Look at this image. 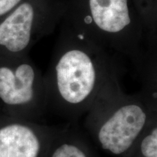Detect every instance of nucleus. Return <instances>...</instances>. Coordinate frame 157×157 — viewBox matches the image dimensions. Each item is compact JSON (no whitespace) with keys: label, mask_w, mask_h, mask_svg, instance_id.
<instances>
[{"label":"nucleus","mask_w":157,"mask_h":157,"mask_svg":"<svg viewBox=\"0 0 157 157\" xmlns=\"http://www.w3.org/2000/svg\"><path fill=\"white\" fill-rule=\"evenodd\" d=\"M43 144L31 127L12 124L0 129V157H39Z\"/></svg>","instance_id":"nucleus-4"},{"label":"nucleus","mask_w":157,"mask_h":157,"mask_svg":"<svg viewBox=\"0 0 157 157\" xmlns=\"http://www.w3.org/2000/svg\"><path fill=\"white\" fill-rule=\"evenodd\" d=\"M143 157H157V129L154 127L149 134L143 137L140 145Z\"/></svg>","instance_id":"nucleus-8"},{"label":"nucleus","mask_w":157,"mask_h":157,"mask_svg":"<svg viewBox=\"0 0 157 157\" xmlns=\"http://www.w3.org/2000/svg\"><path fill=\"white\" fill-rule=\"evenodd\" d=\"M34 15L31 4L20 5L0 24V45L13 52L24 50L30 42Z\"/></svg>","instance_id":"nucleus-5"},{"label":"nucleus","mask_w":157,"mask_h":157,"mask_svg":"<svg viewBox=\"0 0 157 157\" xmlns=\"http://www.w3.org/2000/svg\"><path fill=\"white\" fill-rule=\"evenodd\" d=\"M35 73L29 64H21L13 72L7 67L0 68V98L8 105H23L34 98Z\"/></svg>","instance_id":"nucleus-3"},{"label":"nucleus","mask_w":157,"mask_h":157,"mask_svg":"<svg viewBox=\"0 0 157 157\" xmlns=\"http://www.w3.org/2000/svg\"><path fill=\"white\" fill-rule=\"evenodd\" d=\"M50 157H88L84 149L73 142L59 144L51 153Z\"/></svg>","instance_id":"nucleus-7"},{"label":"nucleus","mask_w":157,"mask_h":157,"mask_svg":"<svg viewBox=\"0 0 157 157\" xmlns=\"http://www.w3.org/2000/svg\"><path fill=\"white\" fill-rule=\"evenodd\" d=\"M94 22L101 30L117 33L130 23L127 0H90Z\"/></svg>","instance_id":"nucleus-6"},{"label":"nucleus","mask_w":157,"mask_h":157,"mask_svg":"<svg viewBox=\"0 0 157 157\" xmlns=\"http://www.w3.org/2000/svg\"><path fill=\"white\" fill-rule=\"evenodd\" d=\"M20 2L21 0H0V15L11 10Z\"/></svg>","instance_id":"nucleus-9"},{"label":"nucleus","mask_w":157,"mask_h":157,"mask_svg":"<svg viewBox=\"0 0 157 157\" xmlns=\"http://www.w3.org/2000/svg\"><path fill=\"white\" fill-rule=\"evenodd\" d=\"M148 113L137 103L124 104L102 123L97 138L101 148L121 156L133 146L148 121Z\"/></svg>","instance_id":"nucleus-1"},{"label":"nucleus","mask_w":157,"mask_h":157,"mask_svg":"<svg viewBox=\"0 0 157 157\" xmlns=\"http://www.w3.org/2000/svg\"><path fill=\"white\" fill-rule=\"evenodd\" d=\"M59 94L71 105L84 103L93 93L96 83V71L89 56L78 50L66 52L56 67Z\"/></svg>","instance_id":"nucleus-2"},{"label":"nucleus","mask_w":157,"mask_h":157,"mask_svg":"<svg viewBox=\"0 0 157 157\" xmlns=\"http://www.w3.org/2000/svg\"><path fill=\"white\" fill-rule=\"evenodd\" d=\"M85 21H86V22H87V23H90V22H91V17H90V16H87V17H86Z\"/></svg>","instance_id":"nucleus-10"}]
</instances>
